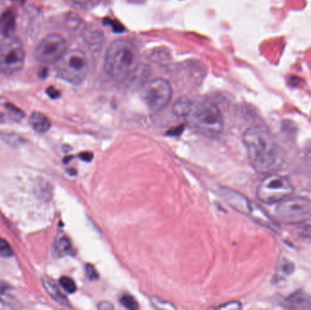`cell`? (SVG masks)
<instances>
[{"instance_id":"1","label":"cell","mask_w":311,"mask_h":310,"mask_svg":"<svg viewBox=\"0 0 311 310\" xmlns=\"http://www.w3.org/2000/svg\"><path fill=\"white\" fill-rule=\"evenodd\" d=\"M242 139L250 163L257 172H274L284 163L285 151L266 128L251 127L244 132Z\"/></svg>"},{"instance_id":"2","label":"cell","mask_w":311,"mask_h":310,"mask_svg":"<svg viewBox=\"0 0 311 310\" xmlns=\"http://www.w3.org/2000/svg\"><path fill=\"white\" fill-rule=\"evenodd\" d=\"M185 119L190 127L208 138L217 137L224 128L221 109L209 99L192 101Z\"/></svg>"},{"instance_id":"3","label":"cell","mask_w":311,"mask_h":310,"mask_svg":"<svg viewBox=\"0 0 311 310\" xmlns=\"http://www.w3.org/2000/svg\"><path fill=\"white\" fill-rule=\"evenodd\" d=\"M136 61L137 51L134 45L126 39H117L107 49L104 69L111 78L121 81L134 70Z\"/></svg>"},{"instance_id":"4","label":"cell","mask_w":311,"mask_h":310,"mask_svg":"<svg viewBox=\"0 0 311 310\" xmlns=\"http://www.w3.org/2000/svg\"><path fill=\"white\" fill-rule=\"evenodd\" d=\"M55 64L58 78L73 85L81 84L89 69L86 54L79 49L66 51Z\"/></svg>"},{"instance_id":"5","label":"cell","mask_w":311,"mask_h":310,"mask_svg":"<svg viewBox=\"0 0 311 310\" xmlns=\"http://www.w3.org/2000/svg\"><path fill=\"white\" fill-rule=\"evenodd\" d=\"M293 192V185L289 177L273 173L259 183L257 197L265 204H274L289 198Z\"/></svg>"},{"instance_id":"6","label":"cell","mask_w":311,"mask_h":310,"mask_svg":"<svg viewBox=\"0 0 311 310\" xmlns=\"http://www.w3.org/2000/svg\"><path fill=\"white\" fill-rule=\"evenodd\" d=\"M25 49L19 39L14 36L4 37L0 41V72L13 75L23 69Z\"/></svg>"},{"instance_id":"7","label":"cell","mask_w":311,"mask_h":310,"mask_svg":"<svg viewBox=\"0 0 311 310\" xmlns=\"http://www.w3.org/2000/svg\"><path fill=\"white\" fill-rule=\"evenodd\" d=\"M221 191L225 200L235 210L251 216L252 220L257 221L259 224L263 225L269 229H276L271 219L268 218L263 209H261V207L257 204L251 202L250 199H247L243 195L228 188H222Z\"/></svg>"},{"instance_id":"8","label":"cell","mask_w":311,"mask_h":310,"mask_svg":"<svg viewBox=\"0 0 311 310\" xmlns=\"http://www.w3.org/2000/svg\"><path fill=\"white\" fill-rule=\"evenodd\" d=\"M171 85L164 78H158L147 82L141 88V99L148 109L159 112L168 107L172 99Z\"/></svg>"},{"instance_id":"9","label":"cell","mask_w":311,"mask_h":310,"mask_svg":"<svg viewBox=\"0 0 311 310\" xmlns=\"http://www.w3.org/2000/svg\"><path fill=\"white\" fill-rule=\"evenodd\" d=\"M276 214L288 224H298L311 219V199L305 197H293L283 199L276 206Z\"/></svg>"},{"instance_id":"10","label":"cell","mask_w":311,"mask_h":310,"mask_svg":"<svg viewBox=\"0 0 311 310\" xmlns=\"http://www.w3.org/2000/svg\"><path fill=\"white\" fill-rule=\"evenodd\" d=\"M67 51L65 39L58 34L48 35L45 37L35 50L37 60L44 63H56Z\"/></svg>"},{"instance_id":"11","label":"cell","mask_w":311,"mask_h":310,"mask_svg":"<svg viewBox=\"0 0 311 310\" xmlns=\"http://www.w3.org/2000/svg\"><path fill=\"white\" fill-rule=\"evenodd\" d=\"M42 280H43L42 283H43L46 291L56 303H58L61 306H69V301L68 298L64 296V294L61 292L58 286L56 284L54 280L47 276H44Z\"/></svg>"},{"instance_id":"12","label":"cell","mask_w":311,"mask_h":310,"mask_svg":"<svg viewBox=\"0 0 311 310\" xmlns=\"http://www.w3.org/2000/svg\"><path fill=\"white\" fill-rule=\"evenodd\" d=\"M85 40L87 46L94 51H100L102 48L104 37L100 28L94 26H91L87 28L85 34Z\"/></svg>"},{"instance_id":"13","label":"cell","mask_w":311,"mask_h":310,"mask_svg":"<svg viewBox=\"0 0 311 310\" xmlns=\"http://www.w3.org/2000/svg\"><path fill=\"white\" fill-rule=\"evenodd\" d=\"M16 28V19L14 14L10 11H5L0 17V34L3 37L13 36Z\"/></svg>"},{"instance_id":"14","label":"cell","mask_w":311,"mask_h":310,"mask_svg":"<svg viewBox=\"0 0 311 310\" xmlns=\"http://www.w3.org/2000/svg\"><path fill=\"white\" fill-rule=\"evenodd\" d=\"M29 124L33 130L39 133L47 132L51 127V122L48 119V116L40 112H33L31 114Z\"/></svg>"},{"instance_id":"15","label":"cell","mask_w":311,"mask_h":310,"mask_svg":"<svg viewBox=\"0 0 311 310\" xmlns=\"http://www.w3.org/2000/svg\"><path fill=\"white\" fill-rule=\"evenodd\" d=\"M191 103H192V100H190L188 98H181V99H178L175 105L173 106V114L175 116H178V117L185 118V116H186V114L190 110Z\"/></svg>"},{"instance_id":"16","label":"cell","mask_w":311,"mask_h":310,"mask_svg":"<svg viewBox=\"0 0 311 310\" xmlns=\"http://www.w3.org/2000/svg\"><path fill=\"white\" fill-rule=\"evenodd\" d=\"M56 252L61 256L70 254L72 252V245L68 237H59L56 244Z\"/></svg>"},{"instance_id":"17","label":"cell","mask_w":311,"mask_h":310,"mask_svg":"<svg viewBox=\"0 0 311 310\" xmlns=\"http://www.w3.org/2000/svg\"><path fill=\"white\" fill-rule=\"evenodd\" d=\"M59 283L68 293H75L77 290V285L74 282V280L69 276H62L59 280Z\"/></svg>"},{"instance_id":"18","label":"cell","mask_w":311,"mask_h":310,"mask_svg":"<svg viewBox=\"0 0 311 310\" xmlns=\"http://www.w3.org/2000/svg\"><path fill=\"white\" fill-rule=\"evenodd\" d=\"M120 303L128 309H138L139 307L138 302L136 301L134 297L130 295H124L123 297H121Z\"/></svg>"},{"instance_id":"19","label":"cell","mask_w":311,"mask_h":310,"mask_svg":"<svg viewBox=\"0 0 311 310\" xmlns=\"http://www.w3.org/2000/svg\"><path fill=\"white\" fill-rule=\"evenodd\" d=\"M0 256L7 258L13 256V250L11 249V246L9 245L8 242L1 237H0Z\"/></svg>"},{"instance_id":"20","label":"cell","mask_w":311,"mask_h":310,"mask_svg":"<svg viewBox=\"0 0 311 310\" xmlns=\"http://www.w3.org/2000/svg\"><path fill=\"white\" fill-rule=\"evenodd\" d=\"M152 304L155 307L160 308V309H174L175 308V306H173L171 303L163 301V300H161L160 298H157V297L152 298Z\"/></svg>"},{"instance_id":"21","label":"cell","mask_w":311,"mask_h":310,"mask_svg":"<svg viewBox=\"0 0 311 310\" xmlns=\"http://www.w3.org/2000/svg\"><path fill=\"white\" fill-rule=\"evenodd\" d=\"M6 108H8L9 113L12 115V116L18 117V118H22L24 116V113L22 112L21 109L17 108V107H15L11 104H8L6 105Z\"/></svg>"},{"instance_id":"22","label":"cell","mask_w":311,"mask_h":310,"mask_svg":"<svg viewBox=\"0 0 311 310\" xmlns=\"http://www.w3.org/2000/svg\"><path fill=\"white\" fill-rule=\"evenodd\" d=\"M86 273L87 278L89 280H96L99 278L98 272L96 271L95 267L92 265H86Z\"/></svg>"},{"instance_id":"23","label":"cell","mask_w":311,"mask_h":310,"mask_svg":"<svg viewBox=\"0 0 311 310\" xmlns=\"http://www.w3.org/2000/svg\"><path fill=\"white\" fill-rule=\"evenodd\" d=\"M240 307H241V306L238 302H229L224 306H219V308H221V309H238Z\"/></svg>"},{"instance_id":"24","label":"cell","mask_w":311,"mask_h":310,"mask_svg":"<svg viewBox=\"0 0 311 310\" xmlns=\"http://www.w3.org/2000/svg\"><path fill=\"white\" fill-rule=\"evenodd\" d=\"M47 93H48V95L49 96L51 99H54L59 98V96H60L59 91L56 89L54 86H49V87H48Z\"/></svg>"},{"instance_id":"25","label":"cell","mask_w":311,"mask_h":310,"mask_svg":"<svg viewBox=\"0 0 311 310\" xmlns=\"http://www.w3.org/2000/svg\"><path fill=\"white\" fill-rule=\"evenodd\" d=\"M79 157H80V159L84 160V161L89 162V161L92 160L93 155H92V153H90V152H83V153H81V154L79 155Z\"/></svg>"},{"instance_id":"26","label":"cell","mask_w":311,"mask_h":310,"mask_svg":"<svg viewBox=\"0 0 311 310\" xmlns=\"http://www.w3.org/2000/svg\"><path fill=\"white\" fill-rule=\"evenodd\" d=\"M99 308L100 309H112L113 306L108 302H102V303H100Z\"/></svg>"},{"instance_id":"27","label":"cell","mask_w":311,"mask_h":310,"mask_svg":"<svg viewBox=\"0 0 311 310\" xmlns=\"http://www.w3.org/2000/svg\"><path fill=\"white\" fill-rule=\"evenodd\" d=\"M71 1L78 6H85V5L88 4L91 0H71Z\"/></svg>"},{"instance_id":"28","label":"cell","mask_w":311,"mask_h":310,"mask_svg":"<svg viewBox=\"0 0 311 310\" xmlns=\"http://www.w3.org/2000/svg\"><path fill=\"white\" fill-rule=\"evenodd\" d=\"M4 121V116L0 113V122H3Z\"/></svg>"}]
</instances>
